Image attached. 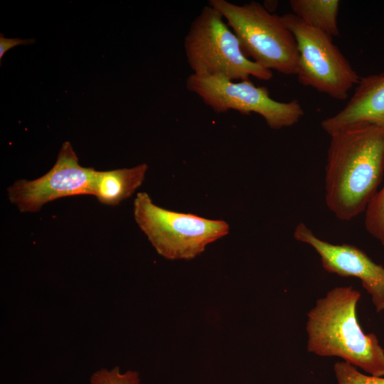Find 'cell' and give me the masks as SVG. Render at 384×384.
Segmentation results:
<instances>
[{
	"label": "cell",
	"mask_w": 384,
	"mask_h": 384,
	"mask_svg": "<svg viewBox=\"0 0 384 384\" xmlns=\"http://www.w3.org/2000/svg\"><path fill=\"white\" fill-rule=\"evenodd\" d=\"M325 201L341 220L366 211L384 177V127L356 124L331 135Z\"/></svg>",
	"instance_id": "1"
},
{
	"label": "cell",
	"mask_w": 384,
	"mask_h": 384,
	"mask_svg": "<svg viewBox=\"0 0 384 384\" xmlns=\"http://www.w3.org/2000/svg\"><path fill=\"white\" fill-rule=\"evenodd\" d=\"M361 295L351 286L338 287L316 300L307 313V351L384 377V349L375 334L364 333L357 318Z\"/></svg>",
	"instance_id": "2"
},
{
	"label": "cell",
	"mask_w": 384,
	"mask_h": 384,
	"mask_svg": "<svg viewBox=\"0 0 384 384\" xmlns=\"http://www.w3.org/2000/svg\"><path fill=\"white\" fill-rule=\"evenodd\" d=\"M208 5L222 14L245 56L271 71L297 75V42L282 16L257 1L238 5L226 0H210Z\"/></svg>",
	"instance_id": "3"
},
{
	"label": "cell",
	"mask_w": 384,
	"mask_h": 384,
	"mask_svg": "<svg viewBox=\"0 0 384 384\" xmlns=\"http://www.w3.org/2000/svg\"><path fill=\"white\" fill-rule=\"evenodd\" d=\"M222 14L205 6L193 20L184 38L188 64L193 74L229 80H249L250 76L269 80L272 71L248 58Z\"/></svg>",
	"instance_id": "4"
},
{
	"label": "cell",
	"mask_w": 384,
	"mask_h": 384,
	"mask_svg": "<svg viewBox=\"0 0 384 384\" xmlns=\"http://www.w3.org/2000/svg\"><path fill=\"white\" fill-rule=\"evenodd\" d=\"M134 220L162 257L191 260L206 247L227 235L228 223L166 210L154 203L146 192H139L133 203Z\"/></svg>",
	"instance_id": "5"
},
{
	"label": "cell",
	"mask_w": 384,
	"mask_h": 384,
	"mask_svg": "<svg viewBox=\"0 0 384 384\" xmlns=\"http://www.w3.org/2000/svg\"><path fill=\"white\" fill-rule=\"evenodd\" d=\"M282 18L297 42L299 82L335 100L347 99L361 78L333 43V39L292 13L282 16Z\"/></svg>",
	"instance_id": "6"
},
{
	"label": "cell",
	"mask_w": 384,
	"mask_h": 384,
	"mask_svg": "<svg viewBox=\"0 0 384 384\" xmlns=\"http://www.w3.org/2000/svg\"><path fill=\"white\" fill-rule=\"evenodd\" d=\"M186 86L216 113L230 110L247 114L256 113L273 129L291 127L304 115L297 100L288 102L274 100L266 87L256 86L250 79L236 82L191 73L186 80Z\"/></svg>",
	"instance_id": "7"
},
{
	"label": "cell",
	"mask_w": 384,
	"mask_h": 384,
	"mask_svg": "<svg viewBox=\"0 0 384 384\" xmlns=\"http://www.w3.org/2000/svg\"><path fill=\"white\" fill-rule=\"evenodd\" d=\"M95 171L80 166L71 144L65 142L53 167L36 179L15 181L7 188L8 199L21 213H36L60 198L92 196Z\"/></svg>",
	"instance_id": "8"
},
{
	"label": "cell",
	"mask_w": 384,
	"mask_h": 384,
	"mask_svg": "<svg viewBox=\"0 0 384 384\" xmlns=\"http://www.w3.org/2000/svg\"><path fill=\"white\" fill-rule=\"evenodd\" d=\"M294 238L314 248L326 272L343 277L359 279L370 296L376 311L384 310L383 266L375 263L354 245L332 244L320 239L303 223L296 226Z\"/></svg>",
	"instance_id": "9"
},
{
	"label": "cell",
	"mask_w": 384,
	"mask_h": 384,
	"mask_svg": "<svg viewBox=\"0 0 384 384\" xmlns=\"http://www.w3.org/2000/svg\"><path fill=\"white\" fill-rule=\"evenodd\" d=\"M360 124L384 127V71L361 78L346 106L321 124L331 135Z\"/></svg>",
	"instance_id": "10"
},
{
	"label": "cell",
	"mask_w": 384,
	"mask_h": 384,
	"mask_svg": "<svg viewBox=\"0 0 384 384\" xmlns=\"http://www.w3.org/2000/svg\"><path fill=\"white\" fill-rule=\"evenodd\" d=\"M148 165L146 163L132 168L110 171H95L92 193L98 201L108 206H117L131 197L144 181Z\"/></svg>",
	"instance_id": "11"
},
{
	"label": "cell",
	"mask_w": 384,
	"mask_h": 384,
	"mask_svg": "<svg viewBox=\"0 0 384 384\" xmlns=\"http://www.w3.org/2000/svg\"><path fill=\"white\" fill-rule=\"evenodd\" d=\"M338 0H291L289 5L297 17L310 27L333 39L339 35L337 17Z\"/></svg>",
	"instance_id": "12"
},
{
	"label": "cell",
	"mask_w": 384,
	"mask_h": 384,
	"mask_svg": "<svg viewBox=\"0 0 384 384\" xmlns=\"http://www.w3.org/2000/svg\"><path fill=\"white\" fill-rule=\"evenodd\" d=\"M365 227L384 246V183L366 209Z\"/></svg>",
	"instance_id": "13"
},
{
	"label": "cell",
	"mask_w": 384,
	"mask_h": 384,
	"mask_svg": "<svg viewBox=\"0 0 384 384\" xmlns=\"http://www.w3.org/2000/svg\"><path fill=\"white\" fill-rule=\"evenodd\" d=\"M334 371L338 384H384V377L362 373L345 361L336 362Z\"/></svg>",
	"instance_id": "14"
},
{
	"label": "cell",
	"mask_w": 384,
	"mask_h": 384,
	"mask_svg": "<svg viewBox=\"0 0 384 384\" xmlns=\"http://www.w3.org/2000/svg\"><path fill=\"white\" fill-rule=\"evenodd\" d=\"M92 384H139V375L134 371L120 374L119 368L112 370L102 369L95 372L90 378Z\"/></svg>",
	"instance_id": "15"
},
{
	"label": "cell",
	"mask_w": 384,
	"mask_h": 384,
	"mask_svg": "<svg viewBox=\"0 0 384 384\" xmlns=\"http://www.w3.org/2000/svg\"><path fill=\"white\" fill-rule=\"evenodd\" d=\"M32 40L31 39H21L18 38H6L2 34H1L0 37V59L2 58V57L4 55L6 51L10 50L11 48L19 46V45H25V44H30L31 43Z\"/></svg>",
	"instance_id": "16"
}]
</instances>
